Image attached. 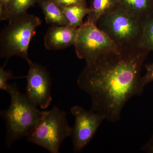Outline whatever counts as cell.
Here are the masks:
<instances>
[{
	"label": "cell",
	"mask_w": 153,
	"mask_h": 153,
	"mask_svg": "<svg viewBox=\"0 0 153 153\" xmlns=\"http://www.w3.org/2000/svg\"><path fill=\"white\" fill-rule=\"evenodd\" d=\"M149 53L139 47H126L86 63L77 83L90 96L91 110L110 122L120 120L126 103L143 94L146 85L142 69Z\"/></svg>",
	"instance_id": "cell-1"
},
{
	"label": "cell",
	"mask_w": 153,
	"mask_h": 153,
	"mask_svg": "<svg viewBox=\"0 0 153 153\" xmlns=\"http://www.w3.org/2000/svg\"><path fill=\"white\" fill-rule=\"evenodd\" d=\"M11 98L7 109L1 114L6 125V144L8 148L15 142L27 137L38 126L47 111L38 109L25 94L20 92L16 83L11 84L7 92Z\"/></svg>",
	"instance_id": "cell-2"
},
{
	"label": "cell",
	"mask_w": 153,
	"mask_h": 153,
	"mask_svg": "<svg viewBox=\"0 0 153 153\" xmlns=\"http://www.w3.org/2000/svg\"><path fill=\"white\" fill-rule=\"evenodd\" d=\"M40 18L26 13L9 20L0 36V56L7 61L14 56L23 57L26 61L31 40L41 25Z\"/></svg>",
	"instance_id": "cell-3"
},
{
	"label": "cell",
	"mask_w": 153,
	"mask_h": 153,
	"mask_svg": "<svg viewBox=\"0 0 153 153\" xmlns=\"http://www.w3.org/2000/svg\"><path fill=\"white\" fill-rule=\"evenodd\" d=\"M97 26L118 48L138 47L143 22L120 7L100 17Z\"/></svg>",
	"instance_id": "cell-4"
},
{
	"label": "cell",
	"mask_w": 153,
	"mask_h": 153,
	"mask_svg": "<svg viewBox=\"0 0 153 153\" xmlns=\"http://www.w3.org/2000/svg\"><path fill=\"white\" fill-rule=\"evenodd\" d=\"M72 128L68 125L65 111L55 106L46 114L27 138L29 142L51 153H59L65 138L71 137Z\"/></svg>",
	"instance_id": "cell-5"
},
{
	"label": "cell",
	"mask_w": 153,
	"mask_h": 153,
	"mask_svg": "<svg viewBox=\"0 0 153 153\" xmlns=\"http://www.w3.org/2000/svg\"><path fill=\"white\" fill-rule=\"evenodd\" d=\"M73 46L77 57L85 60L86 64L120 49L97 25L86 22L77 28Z\"/></svg>",
	"instance_id": "cell-6"
},
{
	"label": "cell",
	"mask_w": 153,
	"mask_h": 153,
	"mask_svg": "<svg viewBox=\"0 0 153 153\" xmlns=\"http://www.w3.org/2000/svg\"><path fill=\"white\" fill-rule=\"evenodd\" d=\"M70 111L75 119L71 136L73 150L74 152H79L90 142L105 120L98 113L86 110L79 105L72 107Z\"/></svg>",
	"instance_id": "cell-7"
},
{
	"label": "cell",
	"mask_w": 153,
	"mask_h": 153,
	"mask_svg": "<svg viewBox=\"0 0 153 153\" xmlns=\"http://www.w3.org/2000/svg\"><path fill=\"white\" fill-rule=\"evenodd\" d=\"M27 61L29 69L26 76L27 85L25 95L36 106L46 109L52 101L50 74L40 64L34 63L30 59Z\"/></svg>",
	"instance_id": "cell-8"
},
{
	"label": "cell",
	"mask_w": 153,
	"mask_h": 153,
	"mask_svg": "<svg viewBox=\"0 0 153 153\" xmlns=\"http://www.w3.org/2000/svg\"><path fill=\"white\" fill-rule=\"evenodd\" d=\"M77 28L69 26H51L47 30L44 45L48 50H60L74 46Z\"/></svg>",
	"instance_id": "cell-9"
},
{
	"label": "cell",
	"mask_w": 153,
	"mask_h": 153,
	"mask_svg": "<svg viewBox=\"0 0 153 153\" xmlns=\"http://www.w3.org/2000/svg\"><path fill=\"white\" fill-rule=\"evenodd\" d=\"M118 7L142 22L153 14V0H118Z\"/></svg>",
	"instance_id": "cell-10"
},
{
	"label": "cell",
	"mask_w": 153,
	"mask_h": 153,
	"mask_svg": "<svg viewBox=\"0 0 153 153\" xmlns=\"http://www.w3.org/2000/svg\"><path fill=\"white\" fill-rule=\"evenodd\" d=\"M44 13L46 22L52 26H69L67 18L60 6L52 0H38V2Z\"/></svg>",
	"instance_id": "cell-11"
},
{
	"label": "cell",
	"mask_w": 153,
	"mask_h": 153,
	"mask_svg": "<svg viewBox=\"0 0 153 153\" xmlns=\"http://www.w3.org/2000/svg\"><path fill=\"white\" fill-rule=\"evenodd\" d=\"M118 7V0H92L85 22L97 25L99 19Z\"/></svg>",
	"instance_id": "cell-12"
},
{
	"label": "cell",
	"mask_w": 153,
	"mask_h": 153,
	"mask_svg": "<svg viewBox=\"0 0 153 153\" xmlns=\"http://www.w3.org/2000/svg\"><path fill=\"white\" fill-rule=\"evenodd\" d=\"M69 22L70 27L77 28L84 23L83 19L89 14L90 10L86 5H73L60 7Z\"/></svg>",
	"instance_id": "cell-13"
},
{
	"label": "cell",
	"mask_w": 153,
	"mask_h": 153,
	"mask_svg": "<svg viewBox=\"0 0 153 153\" xmlns=\"http://www.w3.org/2000/svg\"><path fill=\"white\" fill-rule=\"evenodd\" d=\"M138 47L153 51V14L143 22L142 31Z\"/></svg>",
	"instance_id": "cell-14"
},
{
	"label": "cell",
	"mask_w": 153,
	"mask_h": 153,
	"mask_svg": "<svg viewBox=\"0 0 153 153\" xmlns=\"http://www.w3.org/2000/svg\"><path fill=\"white\" fill-rule=\"evenodd\" d=\"M38 0H13L9 19L27 13Z\"/></svg>",
	"instance_id": "cell-15"
},
{
	"label": "cell",
	"mask_w": 153,
	"mask_h": 153,
	"mask_svg": "<svg viewBox=\"0 0 153 153\" xmlns=\"http://www.w3.org/2000/svg\"><path fill=\"white\" fill-rule=\"evenodd\" d=\"M6 63H5L4 66L0 67V89L8 92L10 88V85L8 84L7 81L9 79L15 77L13 76L10 71H7L5 69Z\"/></svg>",
	"instance_id": "cell-16"
},
{
	"label": "cell",
	"mask_w": 153,
	"mask_h": 153,
	"mask_svg": "<svg viewBox=\"0 0 153 153\" xmlns=\"http://www.w3.org/2000/svg\"><path fill=\"white\" fill-rule=\"evenodd\" d=\"M13 0H0V20H8Z\"/></svg>",
	"instance_id": "cell-17"
},
{
	"label": "cell",
	"mask_w": 153,
	"mask_h": 153,
	"mask_svg": "<svg viewBox=\"0 0 153 153\" xmlns=\"http://www.w3.org/2000/svg\"><path fill=\"white\" fill-rule=\"evenodd\" d=\"M60 7L73 5H86V0H52Z\"/></svg>",
	"instance_id": "cell-18"
},
{
	"label": "cell",
	"mask_w": 153,
	"mask_h": 153,
	"mask_svg": "<svg viewBox=\"0 0 153 153\" xmlns=\"http://www.w3.org/2000/svg\"><path fill=\"white\" fill-rule=\"evenodd\" d=\"M146 73L143 76V81L145 85L153 81V62L145 65Z\"/></svg>",
	"instance_id": "cell-19"
},
{
	"label": "cell",
	"mask_w": 153,
	"mask_h": 153,
	"mask_svg": "<svg viewBox=\"0 0 153 153\" xmlns=\"http://www.w3.org/2000/svg\"><path fill=\"white\" fill-rule=\"evenodd\" d=\"M141 150L146 152L153 153V135L147 142L143 146Z\"/></svg>",
	"instance_id": "cell-20"
}]
</instances>
